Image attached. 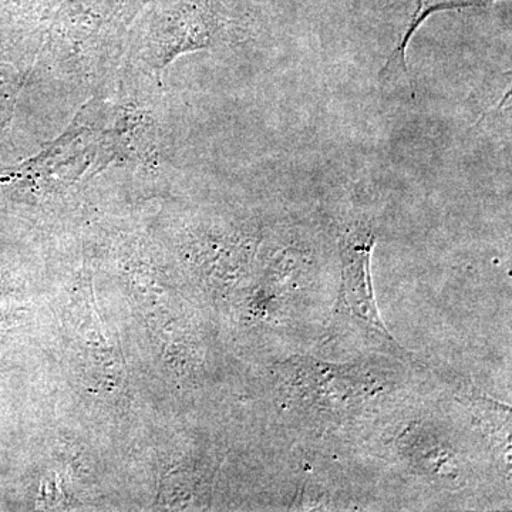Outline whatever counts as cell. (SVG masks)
<instances>
[{
    "label": "cell",
    "mask_w": 512,
    "mask_h": 512,
    "mask_svg": "<svg viewBox=\"0 0 512 512\" xmlns=\"http://www.w3.org/2000/svg\"><path fill=\"white\" fill-rule=\"evenodd\" d=\"M500 0H407L406 15H404L403 29L399 42L387 56L386 63L380 69V80H390L393 77L410 79L409 64H407V49L413 36L419 32L421 25L434 13L447 12V10H460L467 8H483Z\"/></svg>",
    "instance_id": "cell-4"
},
{
    "label": "cell",
    "mask_w": 512,
    "mask_h": 512,
    "mask_svg": "<svg viewBox=\"0 0 512 512\" xmlns=\"http://www.w3.org/2000/svg\"><path fill=\"white\" fill-rule=\"evenodd\" d=\"M393 458L414 476L439 483H453L463 474L466 458L450 439V430L426 416L410 419L402 429L394 430Z\"/></svg>",
    "instance_id": "cell-3"
},
{
    "label": "cell",
    "mask_w": 512,
    "mask_h": 512,
    "mask_svg": "<svg viewBox=\"0 0 512 512\" xmlns=\"http://www.w3.org/2000/svg\"><path fill=\"white\" fill-rule=\"evenodd\" d=\"M335 239L340 274L336 312L382 355L406 359V352L380 319L373 295L370 266L377 242L375 224L363 215H343L335 222Z\"/></svg>",
    "instance_id": "cell-2"
},
{
    "label": "cell",
    "mask_w": 512,
    "mask_h": 512,
    "mask_svg": "<svg viewBox=\"0 0 512 512\" xmlns=\"http://www.w3.org/2000/svg\"><path fill=\"white\" fill-rule=\"evenodd\" d=\"M278 375L285 409L312 431H325L328 424L342 426L349 417L370 412V404L382 406L387 394L394 393L390 373L363 365H329L299 357L278 366Z\"/></svg>",
    "instance_id": "cell-1"
}]
</instances>
